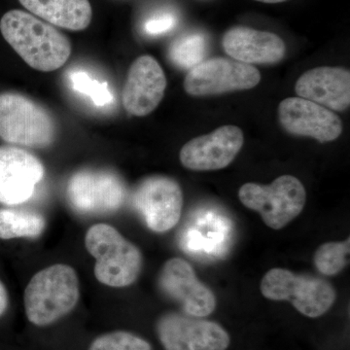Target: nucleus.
Listing matches in <instances>:
<instances>
[{
	"instance_id": "1",
	"label": "nucleus",
	"mask_w": 350,
	"mask_h": 350,
	"mask_svg": "<svg viewBox=\"0 0 350 350\" xmlns=\"http://www.w3.org/2000/svg\"><path fill=\"white\" fill-rule=\"evenodd\" d=\"M0 32L25 64L36 70H57L70 57L71 43L63 32L25 11L15 9L4 14Z\"/></svg>"
},
{
	"instance_id": "2",
	"label": "nucleus",
	"mask_w": 350,
	"mask_h": 350,
	"mask_svg": "<svg viewBox=\"0 0 350 350\" xmlns=\"http://www.w3.org/2000/svg\"><path fill=\"white\" fill-rule=\"evenodd\" d=\"M79 301V280L75 269L56 264L32 276L25 289L27 319L33 325L55 323L75 310Z\"/></svg>"
},
{
	"instance_id": "3",
	"label": "nucleus",
	"mask_w": 350,
	"mask_h": 350,
	"mask_svg": "<svg viewBox=\"0 0 350 350\" xmlns=\"http://www.w3.org/2000/svg\"><path fill=\"white\" fill-rule=\"evenodd\" d=\"M85 246L96 260L94 276L103 284L130 286L142 273V252L111 225L92 226L85 236Z\"/></svg>"
},
{
	"instance_id": "4",
	"label": "nucleus",
	"mask_w": 350,
	"mask_h": 350,
	"mask_svg": "<svg viewBox=\"0 0 350 350\" xmlns=\"http://www.w3.org/2000/svg\"><path fill=\"white\" fill-rule=\"evenodd\" d=\"M56 137L49 112L17 93L0 94V138L9 144L46 147Z\"/></svg>"
},
{
	"instance_id": "5",
	"label": "nucleus",
	"mask_w": 350,
	"mask_h": 350,
	"mask_svg": "<svg viewBox=\"0 0 350 350\" xmlns=\"http://www.w3.org/2000/svg\"><path fill=\"white\" fill-rule=\"evenodd\" d=\"M241 204L261 215L265 224L280 230L300 215L305 207V186L297 177L282 175L269 185L246 183L239 191Z\"/></svg>"
},
{
	"instance_id": "6",
	"label": "nucleus",
	"mask_w": 350,
	"mask_h": 350,
	"mask_svg": "<svg viewBox=\"0 0 350 350\" xmlns=\"http://www.w3.org/2000/svg\"><path fill=\"white\" fill-rule=\"evenodd\" d=\"M261 292L269 300L290 301L310 319L325 314L337 298L336 290L326 280L280 268L271 269L264 275Z\"/></svg>"
},
{
	"instance_id": "7",
	"label": "nucleus",
	"mask_w": 350,
	"mask_h": 350,
	"mask_svg": "<svg viewBox=\"0 0 350 350\" xmlns=\"http://www.w3.org/2000/svg\"><path fill=\"white\" fill-rule=\"evenodd\" d=\"M165 350H226L231 338L220 324L183 312H169L157 322Z\"/></svg>"
},
{
	"instance_id": "8",
	"label": "nucleus",
	"mask_w": 350,
	"mask_h": 350,
	"mask_svg": "<svg viewBox=\"0 0 350 350\" xmlns=\"http://www.w3.org/2000/svg\"><path fill=\"white\" fill-rule=\"evenodd\" d=\"M260 81L261 75L255 66L213 57L189 69L183 86L190 96H207L252 89Z\"/></svg>"
},
{
	"instance_id": "9",
	"label": "nucleus",
	"mask_w": 350,
	"mask_h": 350,
	"mask_svg": "<svg viewBox=\"0 0 350 350\" xmlns=\"http://www.w3.org/2000/svg\"><path fill=\"white\" fill-rule=\"evenodd\" d=\"M69 204L83 214H107L118 211L126 200V188L110 170H85L76 172L68 184Z\"/></svg>"
},
{
	"instance_id": "10",
	"label": "nucleus",
	"mask_w": 350,
	"mask_h": 350,
	"mask_svg": "<svg viewBox=\"0 0 350 350\" xmlns=\"http://www.w3.org/2000/svg\"><path fill=\"white\" fill-rule=\"evenodd\" d=\"M133 202L153 232L170 231L180 220L183 194L179 184L170 177L156 175L144 179L135 189Z\"/></svg>"
},
{
	"instance_id": "11",
	"label": "nucleus",
	"mask_w": 350,
	"mask_h": 350,
	"mask_svg": "<svg viewBox=\"0 0 350 350\" xmlns=\"http://www.w3.org/2000/svg\"><path fill=\"white\" fill-rule=\"evenodd\" d=\"M158 283L163 293L180 304L189 315L204 319L215 310V295L200 282L193 267L181 258H172L165 262Z\"/></svg>"
},
{
	"instance_id": "12",
	"label": "nucleus",
	"mask_w": 350,
	"mask_h": 350,
	"mask_svg": "<svg viewBox=\"0 0 350 350\" xmlns=\"http://www.w3.org/2000/svg\"><path fill=\"white\" fill-rule=\"evenodd\" d=\"M44 174L42 162L33 154L12 145L0 146V204H24L33 195Z\"/></svg>"
},
{
	"instance_id": "13",
	"label": "nucleus",
	"mask_w": 350,
	"mask_h": 350,
	"mask_svg": "<svg viewBox=\"0 0 350 350\" xmlns=\"http://www.w3.org/2000/svg\"><path fill=\"white\" fill-rule=\"evenodd\" d=\"M241 129L232 125L220 126L209 135L190 140L182 147L179 159L186 169L209 172L225 169L243 148Z\"/></svg>"
},
{
	"instance_id": "14",
	"label": "nucleus",
	"mask_w": 350,
	"mask_h": 350,
	"mask_svg": "<svg viewBox=\"0 0 350 350\" xmlns=\"http://www.w3.org/2000/svg\"><path fill=\"white\" fill-rule=\"evenodd\" d=\"M278 119L287 133L314 138L320 144L334 142L342 133V122L328 108L301 98H288L278 105Z\"/></svg>"
},
{
	"instance_id": "15",
	"label": "nucleus",
	"mask_w": 350,
	"mask_h": 350,
	"mask_svg": "<svg viewBox=\"0 0 350 350\" xmlns=\"http://www.w3.org/2000/svg\"><path fill=\"white\" fill-rule=\"evenodd\" d=\"M167 78L162 66L153 57H137L130 69L122 94L124 108L137 117L150 114L165 96Z\"/></svg>"
},
{
	"instance_id": "16",
	"label": "nucleus",
	"mask_w": 350,
	"mask_h": 350,
	"mask_svg": "<svg viewBox=\"0 0 350 350\" xmlns=\"http://www.w3.org/2000/svg\"><path fill=\"white\" fill-rule=\"evenodd\" d=\"M299 98L331 111H345L350 105V72L342 68L320 66L306 71L295 85Z\"/></svg>"
},
{
	"instance_id": "17",
	"label": "nucleus",
	"mask_w": 350,
	"mask_h": 350,
	"mask_svg": "<svg viewBox=\"0 0 350 350\" xmlns=\"http://www.w3.org/2000/svg\"><path fill=\"white\" fill-rule=\"evenodd\" d=\"M222 45L232 59L250 66L278 64L286 54L284 41L275 33L241 25L225 32Z\"/></svg>"
},
{
	"instance_id": "18",
	"label": "nucleus",
	"mask_w": 350,
	"mask_h": 350,
	"mask_svg": "<svg viewBox=\"0 0 350 350\" xmlns=\"http://www.w3.org/2000/svg\"><path fill=\"white\" fill-rule=\"evenodd\" d=\"M32 15L54 27L84 31L92 22L93 9L89 0H19Z\"/></svg>"
},
{
	"instance_id": "19",
	"label": "nucleus",
	"mask_w": 350,
	"mask_h": 350,
	"mask_svg": "<svg viewBox=\"0 0 350 350\" xmlns=\"http://www.w3.org/2000/svg\"><path fill=\"white\" fill-rule=\"evenodd\" d=\"M46 222L42 215L31 211L0 209V239L36 238L42 234Z\"/></svg>"
},
{
	"instance_id": "20",
	"label": "nucleus",
	"mask_w": 350,
	"mask_h": 350,
	"mask_svg": "<svg viewBox=\"0 0 350 350\" xmlns=\"http://www.w3.org/2000/svg\"><path fill=\"white\" fill-rule=\"evenodd\" d=\"M207 52V38L200 32H192L177 38L170 45L169 57L179 68L191 69L204 61Z\"/></svg>"
},
{
	"instance_id": "21",
	"label": "nucleus",
	"mask_w": 350,
	"mask_h": 350,
	"mask_svg": "<svg viewBox=\"0 0 350 350\" xmlns=\"http://www.w3.org/2000/svg\"><path fill=\"white\" fill-rule=\"evenodd\" d=\"M219 220L213 227V218L202 219V220L200 219L202 225H200L199 228H189L184 237H182V246L185 248V250L196 253L199 252V250L206 252V248L207 250L213 252V248H217L218 253L220 254L218 247L220 248L222 246V241H225L223 234H228L223 232L222 227L218 224L220 222ZM228 237L229 236H225V238Z\"/></svg>"
},
{
	"instance_id": "22",
	"label": "nucleus",
	"mask_w": 350,
	"mask_h": 350,
	"mask_svg": "<svg viewBox=\"0 0 350 350\" xmlns=\"http://www.w3.org/2000/svg\"><path fill=\"white\" fill-rule=\"evenodd\" d=\"M350 241L326 243L319 246L314 254V265L320 273L336 275L349 264Z\"/></svg>"
},
{
	"instance_id": "23",
	"label": "nucleus",
	"mask_w": 350,
	"mask_h": 350,
	"mask_svg": "<svg viewBox=\"0 0 350 350\" xmlns=\"http://www.w3.org/2000/svg\"><path fill=\"white\" fill-rule=\"evenodd\" d=\"M68 79L72 89L89 98L96 107H107L114 101L107 83L94 79L86 71H71Z\"/></svg>"
},
{
	"instance_id": "24",
	"label": "nucleus",
	"mask_w": 350,
	"mask_h": 350,
	"mask_svg": "<svg viewBox=\"0 0 350 350\" xmlns=\"http://www.w3.org/2000/svg\"><path fill=\"white\" fill-rule=\"evenodd\" d=\"M88 350H153L144 338L128 331H113L94 338Z\"/></svg>"
},
{
	"instance_id": "25",
	"label": "nucleus",
	"mask_w": 350,
	"mask_h": 350,
	"mask_svg": "<svg viewBox=\"0 0 350 350\" xmlns=\"http://www.w3.org/2000/svg\"><path fill=\"white\" fill-rule=\"evenodd\" d=\"M177 19L174 14L163 12L152 16L145 22L144 31L149 36H160L172 31L176 25Z\"/></svg>"
},
{
	"instance_id": "26",
	"label": "nucleus",
	"mask_w": 350,
	"mask_h": 350,
	"mask_svg": "<svg viewBox=\"0 0 350 350\" xmlns=\"http://www.w3.org/2000/svg\"><path fill=\"white\" fill-rule=\"evenodd\" d=\"M8 292H7L3 283L0 280V317L5 313L7 308H8Z\"/></svg>"
},
{
	"instance_id": "27",
	"label": "nucleus",
	"mask_w": 350,
	"mask_h": 350,
	"mask_svg": "<svg viewBox=\"0 0 350 350\" xmlns=\"http://www.w3.org/2000/svg\"><path fill=\"white\" fill-rule=\"evenodd\" d=\"M255 1L262 2V3H282V2L287 1V0H255Z\"/></svg>"
}]
</instances>
